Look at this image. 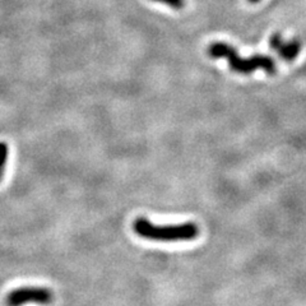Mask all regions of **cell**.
Masks as SVG:
<instances>
[{
	"label": "cell",
	"instance_id": "cell-1",
	"mask_svg": "<svg viewBox=\"0 0 306 306\" xmlns=\"http://www.w3.org/2000/svg\"><path fill=\"white\" fill-rule=\"evenodd\" d=\"M135 233L138 236L152 241H190L199 235V227L193 222L179 223V225L158 226L152 223L147 218H137L133 223Z\"/></svg>",
	"mask_w": 306,
	"mask_h": 306
},
{
	"label": "cell",
	"instance_id": "cell-2",
	"mask_svg": "<svg viewBox=\"0 0 306 306\" xmlns=\"http://www.w3.org/2000/svg\"><path fill=\"white\" fill-rule=\"evenodd\" d=\"M54 301V294L45 287H22L7 295V306H23L26 304L49 305Z\"/></svg>",
	"mask_w": 306,
	"mask_h": 306
},
{
	"label": "cell",
	"instance_id": "cell-3",
	"mask_svg": "<svg viewBox=\"0 0 306 306\" xmlns=\"http://www.w3.org/2000/svg\"><path fill=\"white\" fill-rule=\"evenodd\" d=\"M228 64H230L231 70L241 74H250L256 69H263L266 73L271 74V76L276 74L277 72V65L274 60L271 56L267 55H254L249 59H241L236 54L228 59Z\"/></svg>",
	"mask_w": 306,
	"mask_h": 306
},
{
	"label": "cell",
	"instance_id": "cell-4",
	"mask_svg": "<svg viewBox=\"0 0 306 306\" xmlns=\"http://www.w3.org/2000/svg\"><path fill=\"white\" fill-rule=\"evenodd\" d=\"M207 53H208V55L213 59H220V58L230 59L231 56H233L238 54V50H236V49H233L232 46L227 45V43L215 42V43H212V45H209Z\"/></svg>",
	"mask_w": 306,
	"mask_h": 306
},
{
	"label": "cell",
	"instance_id": "cell-5",
	"mask_svg": "<svg viewBox=\"0 0 306 306\" xmlns=\"http://www.w3.org/2000/svg\"><path fill=\"white\" fill-rule=\"evenodd\" d=\"M300 50H301V43L299 40H292L290 42L284 43L281 48L278 49V54L284 60L292 61L294 59H296L299 56Z\"/></svg>",
	"mask_w": 306,
	"mask_h": 306
},
{
	"label": "cell",
	"instance_id": "cell-6",
	"mask_svg": "<svg viewBox=\"0 0 306 306\" xmlns=\"http://www.w3.org/2000/svg\"><path fill=\"white\" fill-rule=\"evenodd\" d=\"M8 159V146L4 142H0V180L3 179L5 170V163Z\"/></svg>",
	"mask_w": 306,
	"mask_h": 306
},
{
	"label": "cell",
	"instance_id": "cell-7",
	"mask_svg": "<svg viewBox=\"0 0 306 306\" xmlns=\"http://www.w3.org/2000/svg\"><path fill=\"white\" fill-rule=\"evenodd\" d=\"M282 45H284V40H282L281 33H274V35L271 37V41H269V46H271V49H273V50H278Z\"/></svg>",
	"mask_w": 306,
	"mask_h": 306
},
{
	"label": "cell",
	"instance_id": "cell-8",
	"mask_svg": "<svg viewBox=\"0 0 306 306\" xmlns=\"http://www.w3.org/2000/svg\"><path fill=\"white\" fill-rule=\"evenodd\" d=\"M153 2L162 3V4H166L169 5V7L175 8V9H181L185 5L184 0H153Z\"/></svg>",
	"mask_w": 306,
	"mask_h": 306
},
{
	"label": "cell",
	"instance_id": "cell-9",
	"mask_svg": "<svg viewBox=\"0 0 306 306\" xmlns=\"http://www.w3.org/2000/svg\"><path fill=\"white\" fill-rule=\"evenodd\" d=\"M249 2L253 3V4H255V3H259V2H261V0H249Z\"/></svg>",
	"mask_w": 306,
	"mask_h": 306
}]
</instances>
